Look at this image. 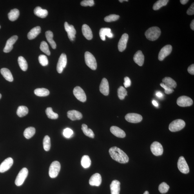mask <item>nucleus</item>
<instances>
[{
  "mask_svg": "<svg viewBox=\"0 0 194 194\" xmlns=\"http://www.w3.org/2000/svg\"><path fill=\"white\" fill-rule=\"evenodd\" d=\"M43 147L44 150L48 151L51 148L50 139L48 136H46L43 140Z\"/></svg>",
  "mask_w": 194,
  "mask_h": 194,
  "instance_id": "40",
  "label": "nucleus"
},
{
  "mask_svg": "<svg viewBox=\"0 0 194 194\" xmlns=\"http://www.w3.org/2000/svg\"><path fill=\"white\" fill-rule=\"evenodd\" d=\"M64 25L65 29L67 33L69 39L71 41H74L76 33L74 27L72 25H70L67 22H65Z\"/></svg>",
  "mask_w": 194,
  "mask_h": 194,
  "instance_id": "14",
  "label": "nucleus"
},
{
  "mask_svg": "<svg viewBox=\"0 0 194 194\" xmlns=\"http://www.w3.org/2000/svg\"><path fill=\"white\" fill-rule=\"evenodd\" d=\"M100 91L102 94L108 96L109 93L108 82L106 78L102 79L100 85Z\"/></svg>",
  "mask_w": 194,
  "mask_h": 194,
  "instance_id": "19",
  "label": "nucleus"
},
{
  "mask_svg": "<svg viewBox=\"0 0 194 194\" xmlns=\"http://www.w3.org/2000/svg\"><path fill=\"white\" fill-rule=\"evenodd\" d=\"M28 175V170L25 168H22L18 175L15 183L17 186H20L23 184Z\"/></svg>",
  "mask_w": 194,
  "mask_h": 194,
  "instance_id": "6",
  "label": "nucleus"
},
{
  "mask_svg": "<svg viewBox=\"0 0 194 194\" xmlns=\"http://www.w3.org/2000/svg\"><path fill=\"white\" fill-rule=\"evenodd\" d=\"M67 63L66 55L64 53H62L60 56L57 65V70L58 73H61L63 72V69L66 66Z\"/></svg>",
  "mask_w": 194,
  "mask_h": 194,
  "instance_id": "12",
  "label": "nucleus"
},
{
  "mask_svg": "<svg viewBox=\"0 0 194 194\" xmlns=\"http://www.w3.org/2000/svg\"><path fill=\"white\" fill-rule=\"evenodd\" d=\"M119 18V15H111L106 17L104 18V21L106 22H110L117 20Z\"/></svg>",
  "mask_w": 194,
  "mask_h": 194,
  "instance_id": "44",
  "label": "nucleus"
},
{
  "mask_svg": "<svg viewBox=\"0 0 194 194\" xmlns=\"http://www.w3.org/2000/svg\"><path fill=\"white\" fill-rule=\"evenodd\" d=\"M162 82L165 85L171 88H175L177 86L176 82L170 77H165L162 79Z\"/></svg>",
  "mask_w": 194,
  "mask_h": 194,
  "instance_id": "28",
  "label": "nucleus"
},
{
  "mask_svg": "<svg viewBox=\"0 0 194 194\" xmlns=\"http://www.w3.org/2000/svg\"><path fill=\"white\" fill-rule=\"evenodd\" d=\"M73 94L80 101L84 102L86 100V96L85 93L81 87L76 86L73 91Z\"/></svg>",
  "mask_w": 194,
  "mask_h": 194,
  "instance_id": "8",
  "label": "nucleus"
},
{
  "mask_svg": "<svg viewBox=\"0 0 194 194\" xmlns=\"http://www.w3.org/2000/svg\"><path fill=\"white\" fill-rule=\"evenodd\" d=\"M41 29L40 26H37L33 28L28 33V39L32 40L36 37L41 32Z\"/></svg>",
  "mask_w": 194,
  "mask_h": 194,
  "instance_id": "26",
  "label": "nucleus"
},
{
  "mask_svg": "<svg viewBox=\"0 0 194 194\" xmlns=\"http://www.w3.org/2000/svg\"><path fill=\"white\" fill-rule=\"evenodd\" d=\"M144 194H149V193L148 191H146L145 192H144Z\"/></svg>",
  "mask_w": 194,
  "mask_h": 194,
  "instance_id": "57",
  "label": "nucleus"
},
{
  "mask_svg": "<svg viewBox=\"0 0 194 194\" xmlns=\"http://www.w3.org/2000/svg\"><path fill=\"white\" fill-rule=\"evenodd\" d=\"M169 1L168 0H159L157 1L154 4L153 9L155 11L159 10L162 6H166Z\"/></svg>",
  "mask_w": 194,
  "mask_h": 194,
  "instance_id": "37",
  "label": "nucleus"
},
{
  "mask_svg": "<svg viewBox=\"0 0 194 194\" xmlns=\"http://www.w3.org/2000/svg\"><path fill=\"white\" fill-rule=\"evenodd\" d=\"M177 102L178 105L181 107L191 106L193 104L192 100L186 96L179 97L178 98Z\"/></svg>",
  "mask_w": 194,
  "mask_h": 194,
  "instance_id": "10",
  "label": "nucleus"
},
{
  "mask_svg": "<svg viewBox=\"0 0 194 194\" xmlns=\"http://www.w3.org/2000/svg\"><path fill=\"white\" fill-rule=\"evenodd\" d=\"M91 160L90 157L88 155H84L82 157L81 160V164L84 168H88L90 167L91 165Z\"/></svg>",
  "mask_w": 194,
  "mask_h": 194,
  "instance_id": "36",
  "label": "nucleus"
},
{
  "mask_svg": "<svg viewBox=\"0 0 194 194\" xmlns=\"http://www.w3.org/2000/svg\"><path fill=\"white\" fill-rule=\"evenodd\" d=\"M18 37L16 35L13 36L8 40L3 50L4 53H8L11 52L13 48V45L16 42Z\"/></svg>",
  "mask_w": 194,
  "mask_h": 194,
  "instance_id": "16",
  "label": "nucleus"
},
{
  "mask_svg": "<svg viewBox=\"0 0 194 194\" xmlns=\"http://www.w3.org/2000/svg\"><path fill=\"white\" fill-rule=\"evenodd\" d=\"M84 58L85 63L89 68L93 70H96L97 64L94 56L90 52H86L84 54Z\"/></svg>",
  "mask_w": 194,
  "mask_h": 194,
  "instance_id": "3",
  "label": "nucleus"
},
{
  "mask_svg": "<svg viewBox=\"0 0 194 194\" xmlns=\"http://www.w3.org/2000/svg\"><path fill=\"white\" fill-rule=\"evenodd\" d=\"M160 85L164 89L165 93L167 94H170V93H173L174 91L173 88H169V87L166 86L163 83L160 84Z\"/></svg>",
  "mask_w": 194,
  "mask_h": 194,
  "instance_id": "48",
  "label": "nucleus"
},
{
  "mask_svg": "<svg viewBox=\"0 0 194 194\" xmlns=\"http://www.w3.org/2000/svg\"><path fill=\"white\" fill-rule=\"evenodd\" d=\"M19 15V12L17 9H14L11 10L8 14L9 19L11 21H14L18 18Z\"/></svg>",
  "mask_w": 194,
  "mask_h": 194,
  "instance_id": "31",
  "label": "nucleus"
},
{
  "mask_svg": "<svg viewBox=\"0 0 194 194\" xmlns=\"http://www.w3.org/2000/svg\"><path fill=\"white\" fill-rule=\"evenodd\" d=\"M18 63L21 70L24 71H26L28 68L27 62L23 57L20 56L18 58Z\"/></svg>",
  "mask_w": 194,
  "mask_h": 194,
  "instance_id": "38",
  "label": "nucleus"
},
{
  "mask_svg": "<svg viewBox=\"0 0 194 194\" xmlns=\"http://www.w3.org/2000/svg\"><path fill=\"white\" fill-rule=\"evenodd\" d=\"M39 61L42 66H45L48 64V60L46 56L41 55L39 57Z\"/></svg>",
  "mask_w": 194,
  "mask_h": 194,
  "instance_id": "45",
  "label": "nucleus"
},
{
  "mask_svg": "<svg viewBox=\"0 0 194 194\" xmlns=\"http://www.w3.org/2000/svg\"><path fill=\"white\" fill-rule=\"evenodd\" d=\"M73 132L72 129L67 128L63 131V135L64 136L67 138H70L73 135Z\"/></svg>",
  "mask_w": 194,
  "mask_h": 194,
  "instance_id": "46",
  "label": "nucleus"
},
{
  "mask_svg": "<svg viewBox=\"0 0 194 194\" xmlns=\"http://www.w3.org/2000/svg\"><path fill=\"white\" fill-rule=\"evenodd\" d=\"M178 168L181 173L184 174L189 173V169L188 164L183 157H180L178 160Z\"/></svg>",
  "mask_w": 194,
  "mask_h": 194,
  "instance_id": "7",
  "label": "nucleus"
},
{
  "mask_svg": "<svg viewBox=\"0 0 194 194\" xmlns=\"http://www.w3.org/2000/svg\"><path fill=\"white\" fill-rule=\"evenodd\" d=\"M81 129L84 134L87 136L93 139L94 138L95 135L93 131L91 129L88 128V126L86 124H82Z\"/></svg>",
  "mask_w": 194,
  "mask_h": 194,
  "instance_id": "34",
  "label": "nucleus"
},
{
  "mask_svg": "<svg viewBox=\"0 0 194 194\" xmlns=\"http://www.w3.org/2000/svg\"><path fill=\"white\" fill-rule=\"evenodd\" d=\"M187 14L189 15H193L194 14V3H193L187 10Z\"/></svg>",
  "mask_w": 194,
  "mask_h": 194,
  "instance_id": "50",
  "label": "nucleus"
},
{
  "mask_svg": "<svg viewBox=\"0 0 194 194\" xmlns=\"http://www.w3.org/2000/svg\"><path fill=\"white\" fill-rule=\"evenodd\" d=\"M128 38V35L127 33H125L122 35L118 44V49L119 52H123L126 50Z\"/></svg>",
  "mask_w": 194,
  "mask_h": 194,
  "instance_id": "17",
  "label": "nucleus"
},
{
  "mask_svg": "<svg viewBox=\"0 0 194 194\" xmlns=\"http://www.w3.org/2000/svg\"><path fill=\"white\" fill-rule=\"evenodd\" d=\"M125 118L127 121L134 123H138L141 122L143 119L141 115L134 113L127 114Z\"/></svg>",
  "mask_w": 194,
  "mask_h": 194,
  "instance_id": "13",
  "label": "nucleus"
},
{
  "mask_svg": "<svg viewBox=\"0 0 194 194\" xmlns=\"http://www.w3.org/2000/svg\"><path fill=\"white\" fill-rule=\"evenodd\" d=\"M156 95L159 98H161L163 97V95L161 92L160 91H158L156 93Z\"/></svg>",
  "mask_w": 194,
  "mask_h": 194,
  "instance_id": "52",
  "label": "nucleus"
},
{
  "mask_svg": "<svg viewBox=\"0 0 194 194\" xmlns=\"http://www.w3.org/2000/svg\"><path fill=\"white\" fill-rule=\"evenodd\" d=\"M99 35L101 39L103 41H105L106 36L110 38H112L113 37V35L111 32V29L109 28H102L100 29Z\"/></svg>",
  "mask_w": 194,
  "mask_h": 194,
  "instance_id": "21",
  "label": "nucleus"
},
{
  "mask_svg": "<svg viewBox=\"0 0 194 194\" xmlns=\"http://www.w3.org/2000/svg\"><path fill=\"white\" fill-rule=\"evenodd\" d=\"M40 49L42 52H43L46 55H50V52L49 50L48 45L45 41H43L41 42L40 45Z\"/></svg>",
  "mask_w": 194,
  "mask_h": 194,
  "instance_id": "42",
  "label": "nucleus"
},
{
  "mask_svg": "<svg viewBox=\"0 0 194 194\" xmlns=\"http://www.w3.org/2000/svg\"><path fill=\"white\" fill-rule=\"evenodd\" d=\"M134 61L140 66H142L144 63V56L142 51L138 50L134 56Z\"/></svg>",
  "mask_w": 194,
  "mask_h": 194,
  "instance_id": "22",
  "label": "nucleus"
},
{
  "mask_svg": "<svg viewBox=\"0 0 194 194\" xmlns=\"http://www.w3.org/2000/svg\"><path fill=\"white\" fill-rule=\"evenodd\" d=\"M186 125L183 120L180 119L174 120L169 124V130L172 132H175L182 130Z\"/></svg>",
  "mask_w": 194,
  "mask_h": 194,
  "instance_id": "4",
  "label": "nucleus"
},
{
  "mask_svg": "<svg viewBox=\"0 0 194 194\" xmlns=\"http://www.w3.org/2000/svg\"><path fill=\"white\" fill-rule=\"evenodd\" d=\"M46 37L47 40L50 44V45L53 49L56 48V44L53 39V32L50 31H47L45 33Z\"/></svg>",
  "mask_w": 194,
  "mask_h": 194,
  "instance_id": "30",
  "label": "nucleus"
},
{
  "mask_svg": "<svg viewBox=\"0 0 194 194\" xmlns=\"http://www.w3.org/2000/svg\"><path fill=\"white\" fill-rule=\"evenodd\" d=\"M109 153L112 159L121 164H125L129 162L127 155L117 147H112L109 149Z\"/></svg>",
  "mask_w": 194,
  "mask_h": 194,
  "instance_id": "1",
  "label": "nucleus"
},
{
  "mask_svg": "<svg viewBox=\"0 0 194 194\" xmlns=\"http://www.w3.org/2000/svg\"><path fill=\"white\" fill-rule=\"evenodd\" d=\"M61 164L59 162H53L51 164L49 169V174L50 177L52 178L57 177L61 170Z\"/></svg>",
  "mask_w": 194,
  "mask_h": 194,
  "instance_id": "5",
  "label": "nucleus"
},
{
  "mask_svg": "<svg viewBox=\"0 0 194 194\" xmlns=\"http://www.w3.org/2000/svg\"><path fill=\"white\" fill-rule=\"evenodd\" d=\"M1 73L3 77L7 81L12 82L13 81V75L11 71L8 69L2 68L1 70Z\"/></svg>",
  "mask_w": 194,
  "mask_h": 194,
  "instance_id": "27",
  "label": "nucleus"
},
{
  "mask_svg": "<svg viewBox=\"0 0 194 194\" xmlns=\"http://www.w3.org/2000/svg\"><path fill=\"white\" fill-rule=\"evenodd\" d=\"M102 178L99 173H95L91 177L89 180V184L92 186H99L101 185Z\"/></svg>",
  "mask_w": 194,
  "mask_h": 194,
  "instance_id": "18",
  "label": "nucleus"
},
{
  "mask_svg": "<svg viewBox=\"0 0 194 194\" xmlns=\"http://www.w3.org/2000/svg\"><path fill=\"white\" fill-rule=\"evenodd\" d=\"M126 1V2H128V0H125V1H123V0H119V1L120 2H121V3H122V2H123V1Z\"/></svg>",
  "mask_w": 194,
  "mask_h": 194,
  "instance_id": "56",
  "label": "nucleus"
},
{
  "mask_svg": "<svg viewBox=\"0 0 194 194\" xmlns=\"http://www.w3.org/2000/svg\"><path fill=\"white\" fill-rule=\"evenodd\" d=\"M34 14L41 18H45L48 15V12L46 10L43 9L40 6H37L34 9Z\"/></svg>",
  "mask_w": 194,
  "mask_h": 194,
  "instance_id": "29",
  "label": "nucleus"
},
{
  "mask_svg": "<svg viewBox=\"0 0 194 194\" xmlns=\"http://www.w3.org/2000/svg\"><path fill=\"white\" fill-rule=\"evenodd\" d=\"M110 131L113 135L118 137L123 138L126 137L125 132L119 127L115 126L111 127Z\"/></svg>",
  "mask_w": 194,
  "mask_h": 194,
  "instance_id": "20",
  "label": "nucleus"
},
{
  "mask_svg": "<svg viewBox=\"0 0 194 194\" xmlns=\"http://www.w3.org/2000/svg\"><path fill=\"white\" fill-rule=\"evenodd\" d=\"M46 114L49 119H57L58 115L53 111L52 108L50 107L47 108L45 110Z\"/></svg>",
  "mask_w": 194,
  "mask_h": 194,
  "instance_id": "39",
  "label": "nucleus"
},
{
  "mask_svg": "<svg viewBox=\"0 0 194 194\" xmlns=\"http://www.w3.org/2000/svg\"><path fill=\"white\" fill-rule=\"evenodd\" d=\"M82 34L87 39L91 40L93 39L92 31L89 26L86 24H84L82 28Z\"/></svg>",
  "mask_w": 194,
  "mask_h": 194,
  "instance_id": "24",
  "label": "nucleus"
},
{
  "mask_svg": "<svg viewBox=\"0 0 194 194\" xmlns=\"http://www.w3.org/2000/svg\"><path fill=\"white\" fill-rule=\"evenodd\" d=\"M161 30L157 27H153L148 29L145 33V35L146 38L149 41H154L157 40L161 35Z\"/></svg>",
  "mask_w": 194,
  "mask_h": 194,
  "instance_id": "2",
  "label": "nucleus"
},
{
  "mask_svg": "<svg viewBox=\"0 0 194 194\" xmlns=\"http://www.w3.org/2000/svg\"><path fill=\"white\" fill-rule=\"evenodd\" d=\"M151 150L153 154L156 156H160L163 153V148L161 144L155 141L151 144Z\"/></svg>",
  "mask_w": 194,
  "mask_h": 194,
  "instance_id": "9",
  "label": "nucleus"
},
{
  "mask_svg": "<svg viewBox=\"0 0 194 194\" xmlns=\"http://www.w3.org/2000/svg\"><path fill=\"white\" fill-rule=\"evenodd\" d=\"M35 94L37 96L44 97L47 96L50 94V91L45 88H38L34 90Z\"/></svg>",
  "mask_w": 194,
  "mask_h": 194,
  "instance_id": "32",
  "label": "nucleus"
},
{
  "mask_svg": "<svg viewBox=\"0 0 194 194\" xmlns=\"http://www.w3.org/2000/svg\"><path fill=\"white\" fill-rule=\"evenodd\" d=\"M131 80L128 77H126L124 79V85L125 88H127L131 85Z\"/></svg>",
  "mask_w": 194,
  "mask_h": 194,
  "instance_id": "49",
  "label": "nucleus"
},
{
  "mask_svg": "<svg viewBox=\"0 0 194 194\" xmlns=\"http://www.w3.org/2000/svg\"><path fill=\"white\" fill-rule=\"evenodd\" d=\"M120 182L118 180H114L110 185L111 194H119L120 191Z\"/></svg>",
  "mask_w": 194,
  "mask_h": 194,
  "instance_id": "25",
  "label": "nucleus"
},
{
  "mask_svg": "<svg viewBox=\"0 0 194 194\" xmlns=\"http://www.w3.org/2000/svg\"><path fill=\"white\" fill-rule=\"evenodd\" d=\"M127 92L125 88L122 86H120L118 89V95L120 100H123L127 94Z\"/></svg>",
  "mask_w": 194,
  "mask_h": 194,
  "instance_id": "41",
  "label": "nucleus"
},
{
  "mask_svg": "<svg viewBox=\"0 0 194 194\" xmlns=\"http://www.w3.org/2000/svg\"><path fill=\"white\" fill-rule=\"evenodd\" d=\"M169 188H170V187L166 183L162 182L159 186V190L160 193H166L168 192Z\"/></svg>",
  "mask_w": 194,
  "mask_h": 194,
  "instance_id": "43",
  "label": "nucleus"
},
{
  "mask_svg": "<svg viewBox=\"0 0 194 194\" xmlns=\"http://www.w3.org/2000/svg\"><path fill=\"white\" fill-rule=\"evenodd\" d=\"M35 129L33 127H29L24 130V137L26 139H29L34 135L35 133Z\"/></svg>",
  "mask_w": 194,
  "mask_h": 194,
  "instance_id": "33",
  "label": "nucleus"
},
{
  "mask_svg": "<svg viewBox=\"0 0 194 194\" xmlns=\"http://www.w3.org/2000/svg\"><path fill=\"white\" fill-rule=\"evenodd\" d=\"M153 104V106H155L157 107L158 106V104L157 102L155 101V100H153L152 101Z\"/></svg>",
  "mask_w": 194,
  "mask_h": 194,
  "instance_id": "55",
  "label": "nucleus"
},
{
  "mask_svg": "<svg viewBox=\"0 0 194 194\" xmlns=\"http://www.w3.org/2000/svg\"><path fill=\"white\" fill-rule=\"evenodd\" d=\"M172 50V47L170 45L164 46L160 50L158 55V59L162 61L165 58L170 54Z\"/></svg>",
  "mask_w": 194,
  "mask_h": 194,
  "instance_id": "11",
  "label": "nucleus"
},
{
  "mask_svg": "<svg viewBox=\"0 0 194 194\" xmlns=\"http://www.w3.org/2000/svg\"><path fill=\"white\" fill-rule=\"evenodd\" d=\"M94 1L93 0H84L81 2V5L82 6H92L94 5Z\"/></svg>",
  "mask_w": 194,
  "mask_h": 194,
  "instance_id": "47",
  "label": "nucleus"
},
{
  "mask_svg": "<svg viewBox=\"0 0 194 194\" xmlns=\"http://www.w3.org/2000/svg\"><path fill=\"white\" fill-rule=\"evenodd\" d=\"M1 97H2V95L1 94V93H0V99H1Z\"/></svg>",
  "mask_w": 194,
  "mask_h": 194,
  "instance_id": "58",
  "label": "nucleus"
},
{
  "mask_svg": "<svg viewBox=\"0 0 194 194\" xmlns=\"http://www.w3.org/2000/svg\"><path fill=\"white\" fill-rule=\"evenodd\" d=\"M0 28H1V26H0Z\"/></svg>",
  "mask_w": 194,
  "mask_h": 194,
  "instance_id": "59",
  "label": "nucleus"
},
{
  "mask_svg": "<svg viewBox=\"0 0 194 194\" xmlns=\"http://www.w3.org/2000/svg\"><path fill=\"white\" fill-rule=\"evenodd\" d=\"M13 163V160L12 158H6L0 165V173L5 172L10 169Z\"/></svg>",
  "mask_w": 194,
  "mask_h": 194,
  "instance_id": "15",
  "label": "nucleus"
},
{
  "mask_svg": "<svg viewBox=\"0 0 194 194\" xmlns=\"http://www.w3.org/2000/svg\"><path fill=\"white\" fill-rule=\"evenodd\" d=\"M188 71L189 73L190 74L194 75V64L191 65L190 66L188 67Z\"/></svg>",
  "mask_w": 194,
  "mask_h": 194,
  "instance_id": "51",
  "label": "nucleus"
},
{
  "mask_svg": "<svg viewBox=\"0 0 194 194\" xmlns=\"http://www.w3.org/2000/svg\"><path fill=\"white\" fill-rule=\"evenodd\" d=\"M189 1L188 0H180V2L182 4L184 5L186 4Z\"/></svg>",
  "mask_w": 194,
  "mask_h": 194,
  "instance_id": "53",
  "label": "nucleus"
},
{
  "mask_svg": "<svg viewBox=\"0 0 194 194\" xmlns=\"http://www.w3.org/2000/svg\"><path fill=\"white\" fill-rule=\"evenodd\" d=\"M191 28L192 30H194V19H193L190 24Z\"/></svg>",
  "mask_w": 194,
  "mask_h": 194,
  "instance_id": "54",
  "label": "nucleus"
},
{
  "mask_svg": "<svg viewBox=\"0 0 194 194\" xmlns=\"http://www.w3.org/2000/svg\"><path fill=\"white\" fill-rule=\"evenodd\" d=\"M67 117L69 119L74 121L76 120L81 119L82 115L81 113L75 110L69 111L67 112Z\"/></svg>",
  "mask_w": 194,
  "mask_h": 194,
  "instance_id": "23",
  "label": "nucleus"
},
{
  "mask_svg": "<svg viewBox=\"0 0 194 194\" xmlns=\"http://www.w3.org/2000/svg\"><path fill=\"white\" fill-rule=\"evenodd\" d=\"M28 109L27 107L24 106H21L19 107L17 111V114L19 117L25 116L28 114Z\"/></svg>",
  "mask_w": 194,
  "mask_h": 194,
  "instance_id": "35",
  "label": "nucleus"
}]
</instances>
